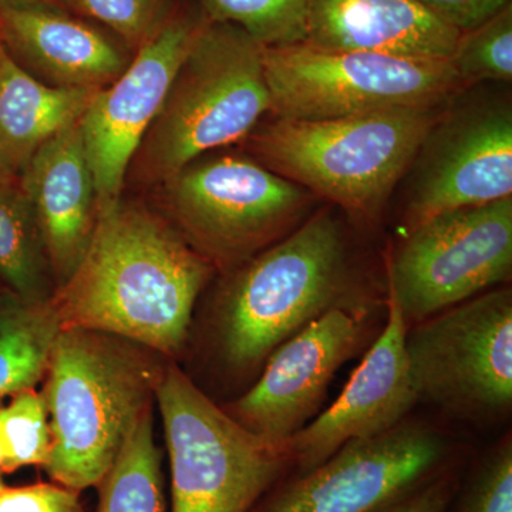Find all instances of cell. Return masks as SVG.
<instances>
[{
  "label": "cell",
  "instance_id": "obj_1",
  "mask_svg": "<svg viewBox=\"0 0 512 512\" xmlns=\"http://www.w3.org/2000/svg\"><path fill=\"white\" fill-rule=\"evenodd\" d=\"M214 266L163 215L121 197L100 212L86 255L50 302L63 328L174 353Z\"/></svg>",
  "mask_w": 512,
  "mask_h": 512
},
{
  "label": "cell",
  "instance_id": "obj_2",
  "mask_svg": "<svg viewBox=\"0 0 512 512\" xmlns=\"http://www.w3.org/2000/svg\"><path fill=\"white\" fill-rule=\"evenodd\" d=\"M268 113L264 47L237 26L207 20L134 154L126 185L156 188L195 158L242 143Z\"/></svg>",
  "mask_w": 512,
  "mask_h": 512
},
{
  "label": "cell",
  "instance_id": "obj_3",
  "mask_svg": "<svg viewBox=\"0 0 512 512\" xmlns=\"http://www.w3.org/2000/svg\"><path fill=\"white\" fill-rule=\"evenodd\" d=\"M446 106L332 120L274 117L244 143L248 156L268 170L370 221L409 173Z\"/></svg>",
  "mask_w": 512,
  "mask_h": 512
},
{
  "label": "cell",
  "instance_id": "obj_4",
  "mask_svg": "<svg viewBox=\"0 0 512 512\" xmlns=\"http://www.w3.org/2000/svg\"><path fill=\"white\" fill-rule=\"evenodd\" d=\"M106 333L63 328L47 366L52 447L45 467L74 491L97 487L146 410L158 382Z\"/></svg>",
  "mask_w": 512,
  "mask_h": 512
},
{
  "label": "cell",
  "instance_id": "obj_5",
  "mask_svg": "<svg viewBox=\"0 0 512 512\" xmlns=\"http://www.w3.org/2000/svg\"><path fill=\"white\" fill-rule=\"evenodd\" d=\"M348 248L332 208H323L259 252L229 279L220 342L229 365L249 369L336 306L350 305Z\"/></svg>",
  "mask_w": 512,
  "mask_h": 512
},
{
  "label": "cell",
  "instance_id": "obj_6",
  "mask_svg": "<svg viewBox=\"0 0 512 512\" xmlns=\"http://www.w3.org/2000/svg\"><path fill=\"white\" fill-rule=\"evenodd\" d=\"M153 190L165 220L212 266H239L281 241L318 200L248 154L214 151Z\"/></svg>",
  "mask_w": 512,
  "mask_h": 512
},
{
  "label": "cell",
  "instance_id": "obj_7",
  "mask_svg": "<svg viewBox=\"0 0 512 512\" xmlns=\"http://www.w3.org/2000/svg\"><path fill=\"white\" fill-rule=\"evenodd\" d=\"M171 470V512H252L292 470L288 448L266 443L177 367L158 379Z\"/></svg>",
  "mask_w": 512,
  "mask_h": 512
},
{
  "label": "cell",
  "instance_id": "obj_8",
  "mask_svg": "<svg viewBox=\"0 0 512 512\" xmlns=\"http://www.w3.org/2000/svg\"><path fill=\"white\" fill-rule=\"evenodd\" d=\"M271 113L332 120L450 103L463 84L450 60L338 52L298 43L264 47Z\"/></svg>",
  "mask_w": 512,
  "mask_h": 512
},
{
  "label": "cell",
  "instance_id": "obj_9",
  "mask_svg": "<svg viewBox=\"0 0 512 512\" xmlns=\"http://www.w3.org/2000/svg\"><path fill=\"white\" fill-rule=\"evenodd\" d=\"M410 372L419 399L470 419L512 404V293L477 295L410 326Z\"/></svg>",
  "mask_w": 512,
  "mask_h": 512
},
{
  "label": "cell",
  "instance_id": "obj_10",
  "mask_svg": "<svg viewBox=\"0 0 512 512\" xmlns=\"http://www.w3.org/2000/svg\"><path fill=\"white\" fill-rule=\"evenodd\" d=\"M512 197L434 215L406 232L389 262V293L407 328L510 282Z\"/></svg>",
  "mask_w": 512,
  "mask_h": 512
},
{
  "label": "cell",
  "instance_id": "obj_11",
  "mask_svg": "<svg viewBox=\"0 0 512 512\" xmlns=\"http://www.w3.org/2000/svg\"><path fill=\"white\" fill-rule=\"evenodd\" d=\"M450 451L433 427L403 421L276 485L252 512H375L451 468Z\"/></svg>",
  "mask_w": 512,
  "mask_h": 512
},
{
  "label": "cell",
  "instance_id": "obj_12",
  "mask_svg": "<svg viewBox=\"0 0 512 512\" xmlns=\"http://www.w3.org/2000/svg\"><path fill=\"white\" fill-rule=\"evenodd\" d=\"M409 171L406 232L441 212L512 197L510 101L451 100Z\"/></svg>",
  "mask_w": 512,
  "mask_h": 512
},
{
  "label": "cell",
  "instance_id": "obj_13",
  "mask_svg": "<svg viewBox=\"0 0 512 512\" xmlns=\"http://www.w3.org/2000/svg\"><path fill=\"white\" fill-rule=\"evenodd\" d=\"M207 20L197 3H178L163 29L134 53L127 69L94 94L79 124L100 212L123 197L134 154Z\"/></svg>",
  "mask_w": 512,
  "mask_h": 512
},
{
  "label": "cell",
  "instance_id": "obj_14",
  "mask_svg": "<svg viewBox=\"0 0 512 512\" xmlns=\"http://www.w3.org/2000/svg\"><path fill=\"white\" fill-rule=\"evenodd\" d=\"M366 312L336 306L274 350L231 416L266 443L285 447L319 412L336 372L362 348Z\"/></svg>",
  "mask_w": 512,
  "mask_h": 512
},
{
  "label": "cell",
  "instance_id": "obj_15",
  "mask_svg": "<svg viewBox=\"0 0 512 512\" xmlns=\"http://www.w3.org/2000/svg\"><path fill=\"white\" fill-rule=\"evenodd\" d=\"M407 325L387 298L386 325L329 409L286 443L296 474L308 473L353 440L394 429L419 402L406 352Z\"/></svg>",
  "mask_w": 512,
  "mask_h": 512
},
{
  "label": "cell",
  "instance_id": "obj_16",
  "mask_svg": "<svg viewBox=\"0 0 512 512\" xmlns=\"http://www.w3.org/2000/svg\"><path fill=\"white\" fill-rule=\"evenodd\" d=\"M0 39L26 73L60 89H104L134 56L109 30L62 6L0 9Z\"/></svg>",
  "mask_w": 512,
  "mask_h": 512
},
{
  "label": "cell",
  "instance_id": "obj_17",
  "mask_svg": "<svg viewBox=\"0 0 512 512\" xmlns=\"http://www.w3.org/2000/svg\"><path fill=\"white\" fill-rule=\"evenodd\" d=\"M57 288L86 255L100 217L99 198L80 124L40 148L19 177Z\"/></svg>",
  "mask_w": 512,
  "mask_h": 512
},
{
  "label": "cell",
  "instance_id": "obj_18",
  "mask_svg": "<svg viewBox=\"0 0 512 512\" xmlns=\"http://www.w3.org/2000/svg\"><path fill=\"white\" fill-rule=\"evenodd\" d=\"M461 32L414 0H309L306 45L450 60Z\"/></svg>",
  "mask_w": 512,
  "mask_h": 512
},
{
  "label": "cell",
  "instance_id": "obj_19",
  "mask_svg": "<svg viewBox=\"0 0 512 512\" xmlns=\"http://www.w3.org/2000/svg\"><path fill=\"white\" fill-rule=\"evenodd\" d=\"M97 92L47 86L6 53L0 67V170L19 178L40 148L80 123Z\"/></svg>",
  "mask_w": 512,
  "mask_h": 512
},
{
  "label": "cell",
  "instance_id": "obj_20",
  "mask_svg": "<svg viewBox=\"0 0 512 512\" xmlns=\"http://www.w3.org/2000/svg\"><path fill=\"white\" fill-rule=\"evenodd\" d=\"M63 323L50 301L12 295L0 302V402L35 387L45 376Z\"/></svg>",
  "mask_w": 512,
  "mask_h": 512
},
{
  "label": "cell",
  "instance_id": "obj_21",
  "mask_svg": "<svg viewBox=\"0 0 512 512\" xmlns=\"http://www.w3.org/2000/svg\"><path fill=\"white\" fill-rule=\"evenodd\" d=\"M49 264L18 177L0 170V281L23 301L47 302Z\"/></svg>",
  "mask_w": 512,
  "mask_h": 512
},
{
  "label": "cell",
  "instance_id": "obj_22",
  "mask_svg": "<svg viewBox=\"0 0 512 512\" xmlns=\"http://www.w3.org/2000/svg\"><path fill=\"white\" fill-rule=\"evenodd\" d=\"M97 487V512H165L160 451L154 440L151 409L137 421Z\"/></svg>",
  "mask_w": 512,
  "mask_h": 512
},
{
  "label": "cell",
  "instance_id": "obj_23",
  "mask_svg": "<svg viewBox=\"0 0 512 512\" xmlns=\"http://www.w3.org/2000/svg\"><path fill=\"white\" fill-rule=\"evenodd\" d=\"M309 0H197L210 22L244 30L262 47L305 42Z\"/></svg>",
  "mask_w": 512,
  "mask_h": 512
},
{
  "label": "cell",
  "instance_id": "obj_24",
  "mask_svg": "<svg viewBox=\"0 0 512 512\" xmlns=\"http://www.w3.org/2000/svg\"><path fill=\"white\" fill-rule=\"evenodd\" d=\"M464 89L512 80V3L476 28L461 32L450 59Z\"/></svg>",
  "mask_w": 512,
  "mask_h": 512
},
{
  "label": "cell",
  "instance_id": "obj_25",
  "mask_svg": "<svg viewBox=\"0 0 512 512\" xmlns=\"http://www.w3.org/2000/svg\"><path fill=\"white\" fill-rule=\"evenodd\" d=\"M0 441L5 453V473L22 467L45 466L52 434L43 394L25 390L0 407Z\"/></svg>",
  "mask_w": 512,
  "mask_h": 512
},
{
  "label": "cell",
  "instance_id": "obj_26",
  "mask_svg": "<svg viewBox=\"0 0 512 512\" xmlns=\"http://www.w3.org/2000/svg\"><path fill=\"white\" fill-rule=\"evenodd\" d=\"M178 3V0H63L64 8L109 30L133 53L163 29Z\"/></svg>",
  "mask_w": 512,
  "mask_h": 512
},
{
  "label": "cell",
  "instance_id": "obj_27",
  "mask_svg": "<svg viewBox=\"0 0 512 512\" xmlns=\"http://www.w3.org/2000/svg\"><path fill=\"white\" fill-rule=\"evenodd\" d=\"M460 493L453 512H512L511 436L478 461Z\"/></svg>",
  "mask_w": 512,
  "mask_h": 512
},
{
  "label": "cell",
  "instance_id": "obj_28",
  "mask_svg": "<svg viewBox=\"0 0 512 512\" xmlns=\"http://www.w3.org/2000/svg\"><path fill=\"white\" fill-rule=\"evenodd\" d=\"M0 512H86L79 491L57 483L0 488Z\"/></svg>",
  "mask_w": 512,
  "mask_h": 512
},
{
  "label": "cell",
  "instance_id": "obj_29",
  "mask_svg": "<svg viewBox=\"0 0 512 512\" xmlns=\"http://www.w3.org/2000/svg\"><path fill=\"white\" fill-rule=\"evenodd\" d=\"M458 488L457 474L453 468H448L412 493L375 512H448Z\"/></svg>",
  "mask_w": 512,
  "mask_h": 512
},
{
  "label": "cell",
  "instance_id": "obj_30",
  "mask_svg": "<svg viewBox=\"0 0 512 512\" xmlns=\"http://www.w3.org/2000/svg\"><path fill=\"white\" fill-rule=\"evenodd\" d=\"M431 15L436 16L458 32H466L481 25L500 12L512 0H414Z\"/></svg>",
  "mask_w": 512,
  "mask_h": 512
},
{
  "label": "cell",
  "instance_id": "obj_31",
  "mask_svg": "<svg viewBox=\"0 0 512 512\" xmlns=\"http://www.w3.org/2000/svg\"><path fill=\"white\" fill-rule=\"evenodd\" d=\"M52 5L63 6V0H0V9L28 8V6Z\"/></svg>",
  "mask_w": 512,
  "mask_h": 512
},
{
  "label": "cell",
  "instance_id": "obj_32",
  "mask_svg": "<svg viewBox=\"0 0 512 512\" xmlns=\"http://www.w3.org/2000/svg\"><path fill=\"white\" fill-rule=\"evenodd\" d=\"M3 467H5V453H3L2 441H0V488H2L3 485H5V483H3L2 478V474L5 473Z\"/></svg>",
  "mask_w": 512,
  "mask_h": 512
},
{
  "label": "cell",
  "instance_id": "obj_33",
  "mask_svg": "<svg viewBox=\"0 0 512 512\" xmlns=\"http://www.w3.org/2000/svg\"><path fill=\"white\" fill-rule=\"evenodd\" d=\"M6 50L5 46H3L2 39H0V67H2L3 59H5Z\"/></svg>",
  "mask_w": 512,
  "mask_h": 512
}]
</instances>
